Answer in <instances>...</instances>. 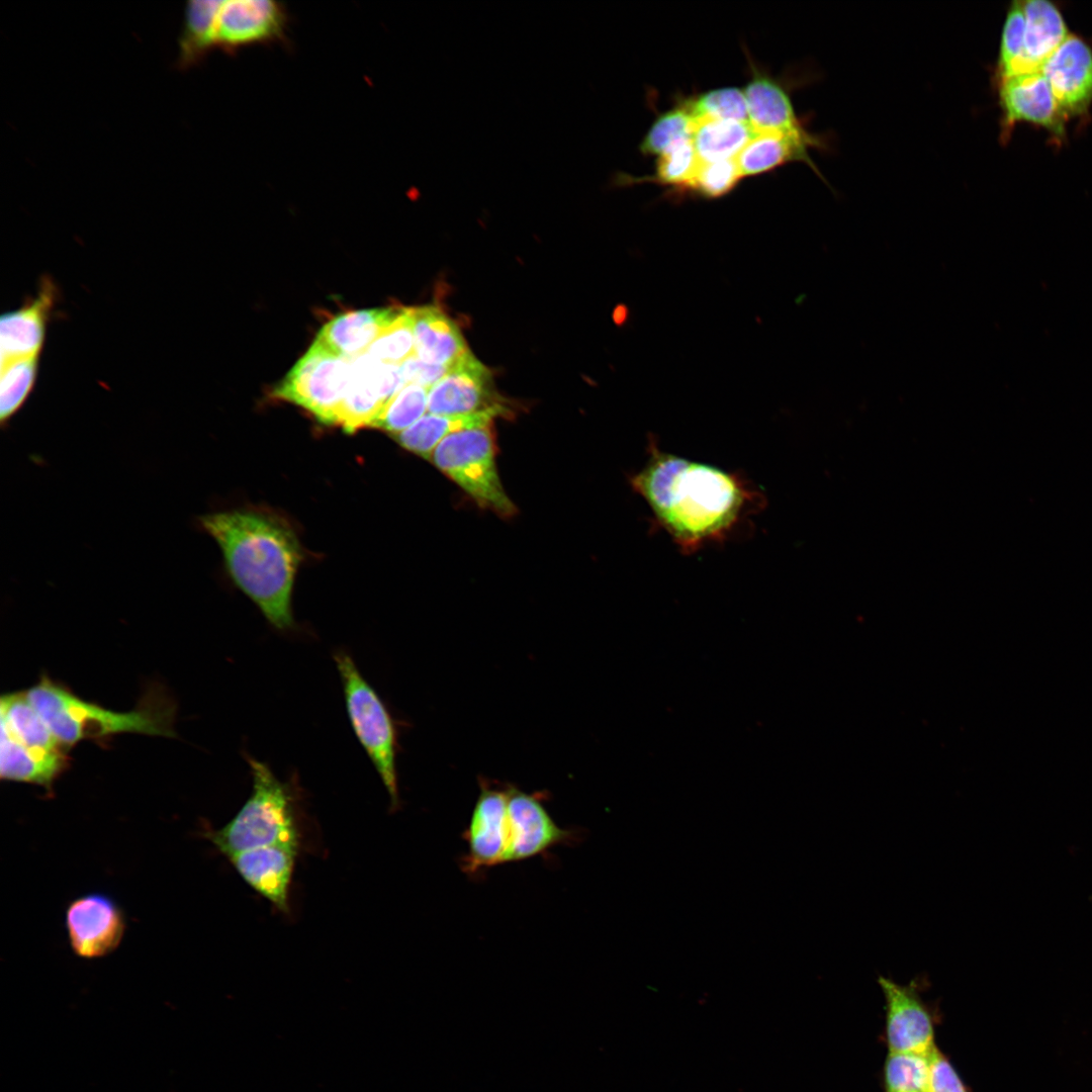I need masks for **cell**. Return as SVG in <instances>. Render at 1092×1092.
<instances>
[{
    "label": "cell",
    "mask_w": 1092,
    "mask_h": 1092,
    "mask_svg": "<svg viewBox=\"0 0 1092 1092\" xmlns=\"http://www.w3.org/2000/svg\"><path fill=\"white\" fill-rule=\"evenodd\" d=\"M999 99L1005 130L1016 122L1025 121L1040 125L1058 135L1064 133L1067 117L1041 71L1000 80Z\"/></svg>",
    "instance_id": "cell-15"
},
{
    "label": "cell",
    "mask_w": 1092,
    "mask_h": 1092,
    "mask_svg": "<svg viewBox=\"0 0 1092 1092\" xmlns=\"http://www.w3.org/2000/svg\"><path fill=\"white\" fill-rule=\"evenodd\" d=\"M364 353L379 362L397 365L416 355L413 307H401L398 316Z\"/></svg>",
    "instance_id": "cell-31"
},
{
    "label": "cell",
    "mask_w": 1092,
    "mask_h": 1092,
    "mask_svg": "<svg viewBox=\"0 0 1092 1092\" xmlns=\"http://www.w3.org/2000/svg\"><path fill=\"white\" fill-rule=\"evenodd\" d=\"M887 1002V1037L890 1053L927 1057L935 1048L931 1017L920 1000L915 983L900 985L880 976Z\"/></svg>",
    "instance_id": "cell-12"
},
{
    "label": "cell",
    "mask_w": 1092,
    "mask_h": 1092,
    "mask_svg": "<svg viewBox=\"0 0 1092 1092\" xmlns=\"http://www.w3.org/2000/svg\"><path fill=\"white\" fill-rule=\"evenodd\" d=\"M252 792L243 807L219 829L204 836L225 857L273 844H299L294 792L280 781L268 764L247 757Z\"/></svg>",
    "instance_id": "cell-4"
},
{
    "label": "cell",
    "mask_w": 1092,
    "mask_h": 1092,
    "mask_svg": "<svg viewBox=\"0 0 1092 1092\" xmlns=\"http://www.w3.org/2000/svg\"><path fill=\"white\" fill-rule=\"evenodd\" d=\"M25 692L33 708L66 748L80 740H98L125 732L175 735L176 706L162 688H151L138 706L127 712L85 701L46 675Z\"/></svg>",
    "instance_id": "cell-3"
},
{
    "label": "cell",
    "mask_w": 1092,
    "mask_h": 1092,
    "mask_svg": "<svg viewBox=\"0 0 1092 1092\" xmlns=\"http://www.w3.org/2000/svg\"><path fill=\"white\" fill-rule=\"evenodd\" d=\"M39 355L1 364L0 422L2 426L22 407L30 395L38 371Z\"/></svg>",
    "instance_id": "cell-29"
},
{
    "label": "cell",
    "mask_w": 1092,
    "mask_h": 1092,
    "mask_svg": "<svg viewBox=\"0 0 1092 1092\" xmlns=\"http://www.w3.org/2000/svg\"><path fill=\"white\" fill-rule=\"evenodd\" d=\"M299 844H273L228 856L238 875L283 913L289 912V890Z\"/></svg>",
    "instance_id": "cell-16"
},
{
    "label": "cell",
    "mask_w": 1092,
    "mask_h": 1092,
    "mask_svg": "<svg viewBox=\"0 0 1092 1092\" xmlns=\"http://www.w3.org/2000/svg\"><path fill=\"white\" fill-rule=\"evenodd\" d=\"M1040 71L1066 117L1087 110L1092 102V49L1084 39L1069 34Z\"/></svg>",
    "instance_id": "cell-14"
},
{
    "label": "cell",
    "mask_w": 1092,
    "mask_h": 1092,
    "mask_svg": "<svg viewBox=\"0 0 1092 1092\" xmlns=\"http://www.w3.org/2000/svg\"><path fill=\"white\" fill-rule=\"evenodd\" d=\"M222 1L193 0L187 3L181 35L178 64L187 68L199 62L215 47V26Z\"/></svg>",
    "instance_id": "cell-28"
},
{
    "label": "cell",
    "mask_w": 1092,
    "mask_h": 1092,
    "mask_svg": "<svg viewBox=\"0 0 1092 1092\" xmlns=\"http://www.w3.org/2000/svg\"><path fill=\"white\" fill-rule=\"evenodd\" d=\"M749 122L757 130H794L803 127L785 88L776 80L754 72L744 91Z\"/></svg>",
    "instance_id": "cell-24"
},
{
    "label": "cell",
    "mask_w": 1092,
    "mask_h": 1092,
    "mask_svg": "<svg viewBox=\"0 0 1092 1092\" xmlns=\"http://www.w3.org/2000/svg\"><path fill=\"white\" fill-rule=\"evenodd\" d=\"M429 388L406 383L383 407L371 427L392 435L406 430L428 411Z\"/></svg>",
    "instance_id": "cell-30"
},
{
    "label": "cell",
    "mask_w": 1092,
    "mask_h": 1092,
    "mask_svg": "<svg viewBox=\"0 0 1092 1092\" xmlns=\"http://www.w3.org/2000/svg\"><path fill=\"white\" fill-rule=\"evenodd\" d=\"M742 178L736 158L702 163L687 188L705 197H719L729 192Z\"/></svg>",
    "instance_id": "cell-37"
},
{
    "label": "cell",
    "mask_w": 1092,
    "mask_h": 1092,
    "mask_svg": "<svg viewBox=\"0 0 1092 1092\" xmlns=\"http://www.w3.org/2000/svg\"><path fill=\"white\" fill-rule=\"evenodd\" d=\"M287 26L283 5L271 0L222 1L215 44L224 50L282 39Z\"/></svg>",
    "instance_id": "cell-13"
},
{
    "label": "cell",
    "mask_w": 1092,
    "mask_h": 1092,
    "mask_svg": "<svg viewBox=\"0 0 1092 1092\" xmlns=\"http://www.w3.org/2000/svg\"><path fill=\"white\" fill-rule=\"evenodd\" d=\"M811 148H826V143L823 138L812 134L804 127L794 130H756L738 154L736 161L742 177L763 173L795 161L805 162L816 171L809 156Z\"/></svg>",
    "instance_id": "cell-18"
},
{
    "label": "cell",
    "mask_w": 1092,
    "mask_h": 1092,
    "mask_svg": "<svg viewBox=\"0 0 1092 1092\" xmlns=\"http://www.w3.org/2000/svg\"><path fill=\"white\" fill-rule=\"evenodd\" d=\"M927 1092H967L948 1061L936 1048L928 1056Z\"/></svg>",
    "instance_id": "cell-38"
},
{
    "label": "cell",
    "mask_w": 1092,
    "mask_h": 1092,
    "mask_svg": "<svg viewBox=\"0 0 1092 1092\" xmlns=\"http://www.w3.org/2000/svg\"><path fill=\"white\" fill-rule=\"evenodd\" d=\"M491 428L476 427L452 434L436 447L430 459L480 508L509 518L517 508L497 472Z\"/></svg>",
    "instance_id": "cell-6"
},
{
    "label": "cell",
    "mask_w": 1092,
    "mask_h": 1092,
    "mask_svg": "<svg viewBox=\"0 0 1092 1092\" xmlns=\"http://www.w3.org/2000/svg\"><path fill=\"white\" fill-rule=\"evenodd\" d=\"M0 721L23 745L42 750H65L49 726L29 702L26 692L2 695Z\"/></svg>",
    "instance_id": "cell-27"
},
{
    "label": "cell",
    "mask_w": 1092,
    "mask_h": 1092,
    "mask_svg": "<svg viewBox=\"0 0 1092 1092\" xmlns=\"http://www.w3.org/2000/svg\"><path fill=\"white\" fill-rule=\"evenodd\" d=\"M749 122L694 118L691 139L700 162L735 159L755 133Z\"/></svg>",
    "instance_id": "cell-26"
},
{
    "label": "cell",
    "mask_w": 1092,
    "mask_h": 1092,
    "mask_svg": "<svg viewBox=\"0 0 1092 1092\" xmlns=\"http://www.w3.org/2000/svg\"><path fill=\"white\" fill-rule=\"evenodd\" d=\"M416 356L451 368L470 353L456 324L439 307H413Z\"/></svg>",
    "instance_id": "cell-20"
},
{
    "label": "cell",
    "mask_w": 1092,
    "mask_h": 1092,
    "mask_svg": "<svg viewBox=\"0 0 1092 1092\" xmlns=\"http://www.w3.org/2000/svg\"><path fill=\"white\" fill-rule=\"evenodd\" d=\"M887 1092H927L928 1058L890 1053L885 1066Z\"/></svg>",
    "instance_id": "cell-34"
},
{
    "label": "cell",
    "mask_w": 1092,
    "mask_h": 1092,
    "mask_svg": "<svg viewBox=\"0 0 1092 1092\" xmlns=\"http://www.w3.org/2000/svg\"><path fill=\"white\" fill-rule=\"evenodd\" d=\"M351 375L352 359L332 352L315 339L273 394L304 407L322 423L335 425Z\"/></svg>",
    "instance_id": "cell-7"
},
{
    "label": "cell",
    "mask_w": 1092,
    "mask_h": 1092,
    "mask_svg": "<svg viewBox=\"0 0 1092 1092\" xmlns=\"http://www.w3.org/2000/svg\"><path fill=\"white\" fill-rule=\"evenodd\" d=\"M1025 16L1023 73L1040 71L1070 34L1058 7L1046 0L1022 1Z\"/></svg>",
    "instance_id": "cell-23"
},
{
    "label": "cell",
    "mask_w": 1092,
    "mask_h": 1092,
    "mask_svg": "<svg viewBox=\"0 0 1092 1092\" xmlns=\"http://www.w3.org/2000/svg\"><path fill=\"white\" fill-rule=\"evenodd\" d=\"M497 417L491 412L456 416L428 413L394 437L406 450L429 459L447 437L466 429L490 426Z\"/></svg>",
    "instance_id": "cell-25"
},
{
    "label": "cell",
    "mask_w": 1092,
    "mask_h": 1092,
    "mask_svg": "<svg viewBox=\"0 0 1092 1092\" xmlns=\"http://www.w3.org/2000/svg\"><path fill=\"white\" fill-rule=\"evenodd\" d=\"M693 120L686 104L661 114L641 142L640 151L660 156L674 144L691 138Z\"/></svg>",
    "instance_id": "cell-33"
},
{
    "label": "cell",
    "mask_w": 1092,
    "mask_h": 1092,
    "mask_svg": "<svg viewBox=\"0 0 1092 1092\" xmlns=\"http://www.w3.org/2000/svg\"><path fill=\"white\" fill-rule=\"evenodd\" d=\"M699 165L700 160L692 139H685L659 156L654 180L662 184L687 187Z\"/></svg>",
    "instance_id": "cell-36"
},
{
    "label": "cell",
    "mask_w": 1092,
    "mask_h": 1092,
    "mask_svg": "<svg viewBox=\"0 0 1092 1092\" xmlns=\"http://www.w3.org/2000/svg\"><path fill=\"white\" fill-rule=\"evenodd\" d=\"M1025 16L1022 1L1011 4L1006 14L997 63L999 81L1023 74Z\"/></svg>",
    "instance_id": "cell-32"
},
{
    "label": "cell",
    "mask_w": 1092,
    "mask_h": 1092,
    "mask_svg": "<svg viewBox=\"0 0 1092 1092\" xmlns=\"http://www.w3.org/2000/svg\"><path fill=\"white\" fill-rule=\"evenodd\" d=\"M686 105L693 118L709 117L749 122L744 91L737 88L712 90Z\"/></svg>",
    "instance_id": "cell-35"
},
{
    "label": "cell",
    "mask_w": 1092,
    "mask_h": 1092,
    "mask_svg": "<svg viewBox=\"0 0 1092 1092\" xmlns=\"http://www.w3.org/2000/svg\"><path fill=\"white\" fill-rule=\"evenodd\" d=\"M491 412L511 414L494 387L491 372L470 352L454 364L428 392V413L470 415Z\"/></svg>",
    "instance_id": "cell-9"
},
{
    "label": "cell",
    "mask_w": 1092,
    "mask_h": 1092,
    "mask_svg": "<svg viewBox=\"0 0 1092 1092\" xmlns=\"http://www.w3.org/2000/svg\"><path fill=\"white\" fill-rule=\"evenodd\" d=\"M68 762L65 750L27 747L1 726L0 778L51 789Z\"/></svg>",
    "instance_id": "cell-22"
},
{
    "label": "cell",
    "mask_w": 1092,
    "mask_h": 1092,
    "mask_svg": "<svg viewBox=\"0 0 1092 1092\" xmlns=\"http://www.w3.org/2000/svg\"><path fill=\"white\" fill-rule=\"evenodd\" d=\"M400 310L394 306L347 311L324 325L315 339L332 352L353 359L367 350Z\"/></svg>",
    "instance_id": "cell-19"
},
{
    "label": "cell",
    "mask_w": 1092,
    "mask_h": 1092,
    "mask_svg": "<svg viewBox=\"0 0 1092 1092\" xmlns=\"http://www.w3.org/2000/svg\"><path fill=\"white\" fill-rule=\"evenodd\" d=\"M333 658L343 686L351 726L387 791L391 808H397V734L394 721L350 654L339 649L333 653Z\"/></svg>",
    "instance_id": "cell-5"
},
{
    "label": "cell",
    "mask_w": 1092,
    "mask_h": 1092,
    "mask_svg": "<svg viewBox=\"0 0 1092 1092\" xmlns=\"http://www.w3.org/2000/svg\"><path fill=\"white\" fill-rule=\"evenodd\" d=\"M65 926L74 954L94 960L112 953L126 929L122 908L110 896L87 893L72 900L65 913Z\"/></svg>",
    "instance_id": "cell-8"
},
{
    "label": "cell",
    "mask_w": 1092,
    "mask_h": 1092,
    "mask_svg": "<svg viewBox=\"0 0 1092 1092\" xmlns=\"http://www.w3.org/2000/svg\"><path fill=\"white\" fill-rule=\"evenodd\" d=\"M647 453L630 485L654 526L684 554L725 542L765 505L763 493L737 472L666 452L652 437Z\"/></svg>",
    "instance_id": "cell-1"
},
{
    "label": "cell",
    "mask_w": 1092,
    "mask_h": 1092,
    "mask_svg": "<svg viewBox=\"0 0 1092 1092\" xmlns=\"http://www.w3.org/2000/svg\"><path fill=\"white\" fill-rule=\"evenodd\" d=\"M56 298V285L49 277H43L33 299L1 315L0 364L40 355Z\"/></svg>",
    "instance_id": "cell-17"
},
{
    "label": "cell",
    "mask_w": 1092,
    "mask_h": 1092,
    "mask_svg": "<svg viewBox=\"0 0 1092 1092\" xmlns=\"http://www.w3.org/2000/svg\"><path fill=\"white\" fill-rule=\"evenodd\" d=\"M379 361L363 353L352 359V375L335 425L354 433L372 426L386 405L379 381Z\"/></svg>",
    "instance_id": "cell-21"
},
{
    "label": "cell",
    "mask_w": 1092,
    "mask_h": 1092,
    "mask_svg": "<svg viewBox=\"0 0 1092 1092\" xmlns=\"http://www.w3.org/2000/svg\"><path fill=\"white\" fill-rule=\"evenodd\" d=\"M405 383H416L431 388L450 370L449 367L431 364L416 355L400 364Z\"/></svg>",
    "instance_id": "cell-39"
},
{
    "label": "cell",
    "mask_w": 1092,
    "mask_h": 1092,
    "mask_svg": "<svg viewBox=\"0 0 1092 1092\" xmlns=\"http://www.w3.org/2000/svg\"><path fill=\"white\" fill-rule=\"evenodd\" d=\"M509 847L506 862L543 854L557 845L572 844L577 833L559 827L535 795L508 787Z\"/></svg>",
    "instance_id": "cell-11"
},
{
    "label": "cell",
    "mask_w": 1092,
    "mask_h": 1092,
    "mask_svg": "<svg viewBox=\"0 0 1092 1092\" xmlns=\"http://www.w3.org/2000/svg\"><path fill=\"white\" fill-rule=\"evenodd\" d=\"M201 528L221 549L235 584L280 631L294 625L291 598L300 547L292 528L258 510H232L203 515Z\"/></svg>",
    "instance_id": "cell-2"
},
{
    "label": "cell",
    "mask_w": 1092,
    "mask_h": 1092,
    "mask_svg": "<svg viewBox=\"0 0 1092 1092\" xmlns=\"http://www.w3.org/2000/svg\"><path fill=\"white\" fill-rule=\"evenodd\" d=\"M463 838L460 867L469 877L506 862L509 847L508 792L482 786Z\"/></svg>",
    "instance_id": "cell-10"
}]
</instances>
